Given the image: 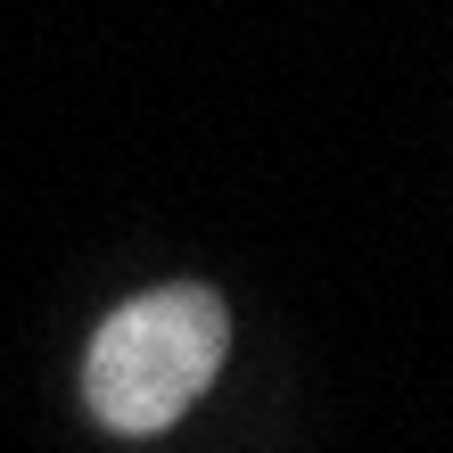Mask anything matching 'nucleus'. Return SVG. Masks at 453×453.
<instances>
[{
    "label": "nucleus",
    "mask_w": 453,
    "mask_h": 453,
    "mask_svg": "<svg viewBox=\"0 0 453 453\" xmlns=\"http://www.w3.org/2000/svg\"><path fill=\"white\" fill-rule=\"evenodd\" d=\"M223 346H231V313H223L215 288H190V280L141 288L132 305H116L91 330L83 404L116 437H157L215 388Z\"/></svg>",
    "instance_id": "nucleus-1"
}]
</instances>
